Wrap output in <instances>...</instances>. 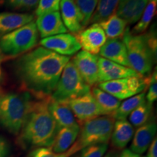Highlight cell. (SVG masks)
<instances>
[{
	"label": "cell",
	"mask_w": 157,
	"mask_h": 157,
	"mask_svg": "<svg viewBox=\"0 0 157 157\" xmlns=\"http://www.w3.org/2000/svg\"><path fill=\"white\" fill-rule=\"evenodd\" d=\"M119 157H145V156H141L140 154H136V153L132 151L130 149L125 148V149H123V151H121Z\"/></svg>",
	"instance_id": "obj_38"
},
{
	"label": "cell",
	"mask_w": 157,
	"mask_h": 157,
	"mask_svg": "<svg viewBox=\"0 0 157 157\" xmlns=\"http://www.w3.org/2000/svg\"><path fill=\"white\" fill-rule=\"evenodd\" d=\"M148 77H128L99 83L98 87L119 101L143 93L148 86Z\"/></svg>",
	"instance_id": "obj_8"
},
{
	"label": "cell",
	"mask_w": 157,
	"mask_h": 157,
	"mask_svg": "<svg viewBox=\"0 0 157 157\" xmlns=\"http://www.w3.org/2000/svg\"><path fill=\"white\" fill-rule=\"evenodd\" d=\"M146 101V93L144 92L127 98L123 103H121L120 105L113 113L112 117L117 120L126 119L137 107H138Z\"/></svg>",
	"instance_id": "obj_25"
},
{
	"label": "cell",
	"mask_w": 157,
	"mask_h": 157,
	"mask_svg": "<svg viewBox=\"0 0 157 157\" xmlns=\"http://www.w3.org/2000/svg\"><path fill=\"white\" fill-rule=\"evenodd\" d=\"M39 33L34 21L0 38V56L5 59L23 56L36 46Z\"/></svg>",
	"instance_id": "obj_5"
},
{
	"label": "cell",
	"mask_w": 157,
	"mask_h": 157,
	"mask_svg": "<svg viewBox=\"0 0 157 157\" xmlns=\"http://www.w3.org/2000/svg\"><path fill=\"white\" fill-rule=\"evenodd\" d=\"M67 103L75 119L80 123L83 124L102 115L99 105L90 92L80 97L70 100Z\"/></svg>",
	"instance_id": "obj_10"
},
{
	"label": "cell",
	"mask_w": 157,
	"mask_h": 157,
	"mask_svg": "<svg viewBox=\"0 0 157 157\" xmlns=\"http://www.w3.org/2000/svg\"><path fill=\"white\" fill-rule=\"evenodd\" d=\"M61 18L70 32L77 34L83 29L82 15L74 0H61L60 4Z\"/></svg>",
	"instance_id": "obj_16"
},
{
	"label": "cell",
	"mask_w": 157,
	"mask_h": 157,
	"mask_svg": "<svg viewBox=\"0 0 157 157\" xmlns=\"http://www.w3.org/2000/svg\"><path fill=\"white\" fill-rule=\"evenodd\" d=\"M91 93L99 105L102 115L112 117L121 104V101L99 87H93Z\"/></svg>",
	"instance_id": "obj_23"
},
{
	"label": "cell",
	"mask_w": 157,
	"mask_h": 157,
	"mask_svg": "<svg viewBox=\"0 0 157 157\" xmlns=\"http://www.w3.org/2000/svg\"><path fill=\"white\" fill-rule=\"evenodd\" d=\"M90 92V87L84 82L72 61L66 65L50 98L56 101L68 102Z\"/></svg>",
	"instance_id": "obj_7"
},
{
	"label": "cell",
	"mask_w": 157,
	"mask_h": 157,
	"mask_svg": "<svg viewBox=\"0 0 157 157\" xmlns=\"http://www.w3.org/2000/svg\"><path fill=\"white\" fill-rule=\"evenodd\" d=\"M157 125L154 120H150L139 127L134 132L130 150L138 154H143L148 150L156 134Z\"/></svg>",
	"instance_id": "obj_15"
},
{
	"label": "cell",
	"mask_w": 157,
	"mask_h": 157,
	"mask_svg": "<svg viewBox=\"0 0 157 157\" xmlns=\"http://www.w3.org/2000/svg\"><path fill=\"white\" fill-rule=\"evenodd\" d=\"M103 157H119V156H118V154H116V153L109 152L107 154H105Z\"/></svg>",
	"instance_id": "obj_39"
},
{
	"label": "cell",
	"mask_w": 157,
	"mask_h": 157,
	"mask_svg": "<svg viewBox=\"0 0 157 157\" xmlns=\"http://www.w3.org/2000/svg\"><path fill=\"white\" fill-rule=\"evenodd\" d=\"M98 24L109 39L122 38L127 28V23L116 13H113L104 21L98 23Z\"/></svg>",
	"instance_id": "obj_24"
},
{
	"label": "cell",
	"mask_w": 157,
	"mask_h": 157,
	"mask_svg": "<svg viewBox=\"0 0 157 157\" xmlns=\"http://www.w3.org/2000/svg\"><path fill=\"white\" fill-rule=\"evenodd\" d=\"M153 103L146 101L129 115V123L137 127L142 126L150 121L153 114Z\"/></svg>",
	"instance_id": "obj_28"
},
{
	"label": "cell",
	"mask_w": 157,
	"mask_h": 157,
	"mask_svg": "<svg viewBox=\"0 0 157 157\" xmlns=\"http://www.w3.org/2000/svg\"><path fill=\"white\" fill-rule=\"evenodd\" d=\"M10 152L9 143L5 138L0 136V157H7Z\"/></svg>",
	"instance_id": "obj_36"
},
{
	"label": "cell",
	"mask_w": 157,
	"mask_h": 157,
	"mask_svg": "<svg viewBox=\"0 0 157 157\" xmlns=\"http://www.w3.org/2000/svg\"><path fill=\"white\" fill-rule=\"evenodd\" d=\"M39 43L42 48L66 57L74 56L82 49L75 35L70 33H64L42 39Z\"/></svg>",
	"instance_id": "obj_9"
},
{
	"label": "cell",
	"mask_w": 157,
	"mask_h": 157,
	"mask_svg": "<svg viewBox=\"0 0 157 157\" xmlns=\"http://www.w3.org/2000/svg\"><path fill=\"white\" fill-rule=\"evenodd\" d=\"M147 157H157V139L155 137L149 146Z\"/></svg>",
	"instance_id": "obj_37"
},
{
	"label": "cell",
	"mask_w": 157,
	"mask_h": 157,
	"mask_svg": "<svg viewBox=\"0 0 157 157\" xmlns=\"http://www.w3.org/2000/svg\"><path fill=\"white\" fill-rule=\"evenodd\" d=\"M122 41L126 47L131 68L143 77L150 76L156 59L148 48L145 34H132L127 27Z\"/></svg>",
	"instance_id": "obj_4"
},
{
	"label": "cell",
	"mask_w": 157,
	"mask_h": 157,
	"mask_svg": "<svg viewBox=\"0 0 157 157\" xmlns=\"http://www.w3.org/2000/svg\"><path fill=\"white\" fill-rule=\"evenodd\" d=\"M39 0H6L7 5L17 10H27L37 7Z\"/></svg>",
	"instance_id": "obj_32"
},
{
	"label": "cell",
	"mask_w": 157,
	"mask_h": 157,
	"mask_svg": "<svg viewBox=\"0 0 157 157\" xmlns=\"http://www.w3.org/2000/svg\"><path fill=\"white\" fill-rule=\"evenodd\" d=\"M108 148V143L90 145L82 149L79 157H103Z\"/></svg>",
	"instance_id": "obj_30"
},
{
	"label": "cell",
	"mask_w": 157,
	"mask_h": 157,
	"mask_svg": "<svg viewBox=\"0 0 157 157\" xmlns=\"http://www.w3.org/2000/svg\"><path fill=\"white\" fill-rule=\"evenodd\" d=\"M134 128L127 119L117 120L114 122L111 140V145L117 150H123L132 140Z\"/></svg>",
	"instance_id": "obj_22"
},
{
	"label": "cell",
	"mask_w": 157,
	"mask_h": 157,
	"mask_svg": "<svg viewBox=\"0 0 157 157\" xmlns=\"http://www.w3.org/2000/svg\"><path fill=\"white\" fill-rule=\"evenodd\" d=\"M119 2V0H98L90 23H98L115 13Z\"/></svg>",
	"instance_id": "obj_26"
},
{
	"label": "cell",
	"mask_w": 157,
	"mask_h": 157,
	"mask_svg": "<svg viewBox=\"0 0 157 157\" xmlns=\"http://www.w3.org/2000/svg\"><path fill=\"white\" fill-rule=\"evenodd\" d=\"M50 97L33 101L19 133L20 143L24 148H50L52 146L59 129L49 111Z\"/></svg>",
	"instance_id": "obj_2"
},
{
	"label": "cell",
	"mask_w": 157,
	"mask_h": 157,
	"mask_svg": "<svg viewBox=\"0 0 157 157\" xmlns=\"http://www.w3.org/2000/svg\"><path fill=\"white\" fill-rule=\"evenodd\" d=\"M34 16L29 13H17L10 12L0 13V36L8 34L23 25L32 22Z\"/></svg>",
	"instance_id": "obj_20"
},
{
	"label": "cell",
	"mask_w": 157,
	"mask_h": 157,
	"mask_svg": "<svg viewBox=\"0 0 157 157\" xmlns=\"http://www.w3.org/2000/svg\"><path fill=\"white\" fill-rule=\"evenodd\" d=\"M146 38V42L148 48L154 55V58L156 59L157 56V34L156 23L151 27L148 32L144 34Z\"/></svg>",
	"instance_id": "obj_34"
},
{
	"label": "cell",
	"mask_w": 157,
	"mask_h": 157,
	"mask_svg": "<svg viewBox=\"0 0 157 157\" xmlns=\"http://www.w3.org/2000/svg\"><path fill=\"white\" fill-rule=\"evenodd\" d=\"M149 1H153V0H149Z\"/></svg>",
	"instance_id": "obj_42"
},
{
	"label": "cell",
	"mask_w": 157,
	"mask_h": 157,
	"mask_svg": "<svg viewBox=\"0 0 157 157\" xmlns=\"http://www.w3.org/2000/svg\"><path fill=\"white\" fill-rule=\"evenodd\" d=\"M115 119L111 116H102L83 123L78 138L67 151L71 156L90 145L109 143L112 134Z\"/></svg>",
	"instance_id": "obj_6"
},
{
	"label": "cell",
	"mask_w": 157,
	"mask_h": 157,
	"mask_svg": "<svg viewBox=\"0 0 157 157\" xmlns=\"http://www.w3.org/2000/svg\"><path fill=\"white\" fill-rule=\"evenodd\" d=\"M48 109L58 129L62 127H73L78 124L67 102L56 101L51 99L50 97L48 101Z\"/></svg>",
	"instance_id": "obj_19"
},
{
	"label": "cell",
	"mask_w": 157,
	"mask_h": 157,
	"mask_svg": "<svg viewBox=\"0 0 157 157\" xmlns=\"http://www.w3.org/2000/svg\"><path fill=\"white\" fill-rule=\"evenodd\" d=\"M60 1L61 0H39L36 9V16L58 11Z\"/></svg>",
	"instance_id": "obj_31"
},
{
	"label": "cell",
	"mask_w": 157,
	"mask_h": 157,
	"mask_svg": "<svg viewBox=\"0 0 157 157\" xmlns=\"http://www.w3.org/2000/svg\"><path fill=\"white\" fill-rule=\"evenodd\" d=\"M76 37L84 51L95 56L99 54L102 47L107 41L105 33L98 23H93L90 26L82 30Z\"/></svg>",
	"instance_id": "obj_12"
},
{
	"label": "cell",
	"mask_w": 157,
	"mask_h": 157,
	"mask_svg": "<svg viewBox=\"0 0 157 157\" xmlns=\"http://www.w3.org/2000/svg\"><path fill=\"white\" fill-rule=\"evenodd\" d=\"M101 58L130 68L127 49L122 39H108L99 52Z\"/></svg>",
	"instance_id": "obj_18"
},
{
	"label": "cell",
	"mask_w": 157,
	"mask_h": 157,
	"mask_svg": "<svg viewBox=\"0 0 157 157\" xmlns=\"http://www.w3.org/2000/svg\"><path fill=\"white\" fill-rule=\"evenodd\" d=\"M2 96H3V93H2V91L0 90V102H1V100H2Z\"/></svg>",
	"instance_id": "obj_41"
},
{
	"label": "cell",
	"mask_w": 157,
	"mask_h": 157,
	"mask_svg": "<svg viewBox=\"0 0 157 157\" xmlns=\"http://www.w3.org/2000/svg\"><path fill=\"white\" fill-rule=\"evenodd\" d=\"M98 83L128 77H143L132 68L103 58L98 60Z\"/></svg>",
	"instance_id": "obj_11"
},
{
	"label": "cell",
	"mask_w": 157,
	"mask_h": 157,
	"mask_svg": "<svg viewBox=\"0 0 157 157\" xmlns=\"http://www.w3.org/2000/svg\"><path fill=\"white\" fill-rule=\"evenodd\" d=\"M98 60L97 56L82 50L78 51L71 60L82 79L90 87L98 83Z\"/></svg>",
	"instance_id": "obj_13"
},
{
	"label": "cell",
	"mask_w": 157,
	"mask_h": 157,
	"mask_svg": "<svg viewBox=\"0 0 157 157\" xmlns=\"http://www.w3.org/2000/svg\"><path fill=\"white\" fill-rule=\"evenodd\" d=\"M38 33L42 39L64 34L68 31L58 11L38 16L36 21Z\"/></svg>",
	"instance_id": "obj_14"
},
{
	"label": "cell",
	"mask_w": 157,
	"mask_h": 157,
	"mask_svg": "<svg viewBox=\"0 0 157 157\" xmlns=\"http://www.w3.org/2000/svg\"><path fill=\"white\" fill-rule=\"evenodd\" d=\"M148 0H119L117 14L127 25L134 24L140 18Z\"/></svg>",
	"instance_id": "obj_17"
},
{
	"label": "cell",
	"mask_w": 157,
	"mask_h": 157,
	"mask_svg": "<svg viewBox=\"0 0 157 157\" xmlns=\"http://www.w3.org/2000/svg\"><path fill=\"white\" fill-rule=\"evenodd\" d=\"M70 57L39 47L20 58L16 74L23 86L37 98L50 97Z\"/></svg>",
	"instance_id": "obj_1"
},
{
	"label": "cell",
	"mask_w": 157,
	"mask_h": 157,
	"mask_svg": "<svg viewBox=\"0 0 157 157\" xmlns=\"http://www.w3.org/2000/svg\"><path fill=\"white\" fill-rule=\"evenodd\" d=\"M80 132L79 125L59 129L50 148L56 154L66 152L76 142Z\"/></svg>",
	"instance_id": "obj_21"
},
{
	"label": "cell",
	"mask_w": 157,
	"mask_h": 157,
	"mask_svg": "<svg viewBox=\"0 0 157 157\" xmlns=\"http://www.w3.org/2000/svg\"><path fill=\"white\" fill-rule=\"evenodd\" d=\"M31 157H69L67 151L63 154H56L48 147L36 148L31 152Z\"/></svg>",
	"instance_id": "obj_35"
},
{
	"label": "cell",
	"mask_w": 157,
	"mask_h": 157,
	"mask_svg": "<svg viewBox=\"0 0 157 157\" xmlns=\"http://www.w3.org/2000/svg\"><path fill=\"white\" fill-rule=\"evenodd\" d=\"M156 8L157 0L149 1L138 22L133 27L132 30L130 31V32L135 35L144 34L145 31L148 29L149 25L156 14Z\"/></svg>",
	"instance_id": "obj_27"
},
{
	"label": "cell",
	"mask_w": 157,
	"mask_h": 157,
	"mask_svg": "<svg viewBox=\"0 0 157 157\" xmlns=\"http://www.w3.org/2000/svg\"><path fill=\"white\" fill-rule=\"evenodd\" d=\"M75 2L82 15L83 28L90 24V19L98 5V0H75Z\"/></svg>",
	"instance_id": "obj_29"
},
{
	"label": "cell",
	"mask_w": 157,
	"mask_h": 157,
	"mask_svg": "<svg viewBox=\"0 0 157 157\" xmlns=\"http://www.w3.org/2000/svg\"><path fill=\"white\" fill-rule=\"evenodd\" d=\"M33 100L29 92L9 93L0 102V126L13 135L21 132Z\"/></svg>",
	"instance_id": "obj_3"
},
{
	"label": "cell",
	"mask_w": 157,
	"mask_h": 157,
	"mask_svg": "<svg viewBox=\"0 0 157 157\" xmlns=\"http://www.w3.org/2000/svg\"><path fill=\"white\" fill-rule=\"evenodd\" d=\"M4 80V74L2 71V69L1 66H0V84L3 82Z\"/></svg>",
	"instance_id": "obj_40"
},
{
	"label": "cell",
	"mask_w": 157,
	"mask_h": 157,
	"mask_svg": "<svg viewBox=\"0 0 157 157\" xmlns=\"http://www.w3.org/2000/svg\"><path fill=\"white\" fill-rule=\"evenodd\" d=\"M148 91L146 95V100L150 103H154L157 99V73L156 68L151 74L149 78Z\"/></svg>",
	"instance_id": "obj_33"
}]
</instances>
